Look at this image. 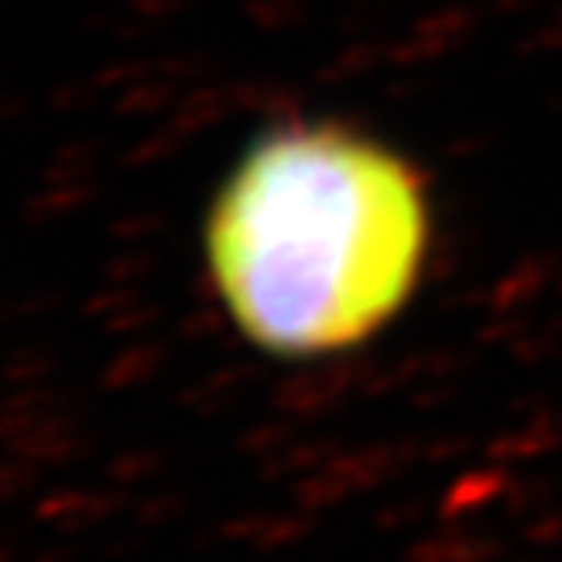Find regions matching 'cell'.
Wrapping results in <instances>:
<instances>
[{
    "instance_id": "1",
    "label": "cell",
    "mask_w": 562,
    "mask_h": 562,
    "mask_svg": "<svg viewBox=\"0 0 562 562\" xmlns=\"http://www.w3.org/2000/svg\"><path fill=\"white\" fill-rule=\"evenodd\" d=\"M431 198L387 143L292 121L238 157L205 216V271L241 340L314 362L376 340L431 260Z\"/></svg>"
}]
</instances>
